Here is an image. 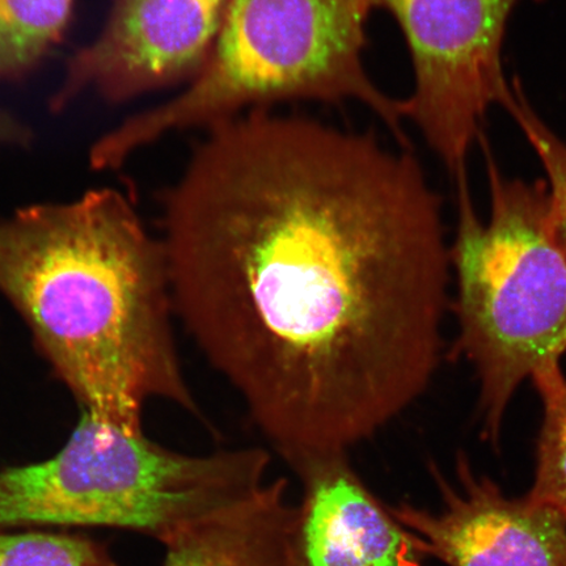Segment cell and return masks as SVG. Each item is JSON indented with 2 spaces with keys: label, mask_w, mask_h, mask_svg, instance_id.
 Listing matches in <instances>:
<instances>
[{
  "label": "cell",
  "mask_w": 566,
  "mask_h": 566,
  "mask_svg": "<svg viewBox=\"0 0 566 566\" xmlns=\"http://www.w3.org/2000/svg\"><path fill=\"white\" fill-rule=\"evenodd\" d=\"M74 0H0V81L39 66L66 33Z\"/></svg>",
  "instance_id": "11"
},
{
  "label": "cell",
  "mask_w": 566,
  "mask_h": 566,
  "mask_svg": "<svg viewBox=\"0 0 566 566\" xmlns=\"http://www.w3.org/2000/svg\"><path fill=\"white\" fill-rule=\"evenodd\" d=\"M502 106L525 133L546 172L551 223L566 253V144L531 108L518 82L513 83L512 94Z\"/></svg>",
  "instance_id": "14"
},
{
  "label": "cell",
  "mask_w": 566,
  "mask_h": 566,
  "mask_svg": "<svg viewBox=\"0 0 566 566\" xmlns=\"http://www.w3.org/2000/svg\"><path fill=\"white\" fill-rule=\"evenodd\" d=\"M0 566H117L103 544L88 537L27 531L0 533Z\"/></svg>",
  "instance_id": "13"
},
{
  "label": "cell",
  "mask_w": 566,
  "mask_h": 566,
  "mask_svg": "<svg viewBox=\"0 0 566 566\" xmlns=\"http://www.w3.org/2000/svg\"><path fill=\"white\" fill-rule=\"evenodd\" d=\"M491 217L481 222L465 177L457 180L458 230L450 247L459 332L451 357L469 360L479 412L497 442L526 379L562 367L566 353V253L549 218L546 181L502 176L488 153Z\"/></svg>",
  "instance_id": "4"
},
{
  "label": "cell",
  "mask_w": 566,
  "mask_h": 566,
  "mask_svg": "<svg viewBox=\"0 0 566 566\" xmlns=\"http://www.w3.org/2000/svg\"><path fill=\"white\" fill-rule=\"evenodd\" d=\"M543 421L536 442V470L527 497L566 520V378L562 367L536 375Z\"/></svg>",
  "instance_id": "12"
},
{
  "label": "cell",
  "mask_w": 566,
  "mask_h": 566,
  "mask_svg": "<svg viewBox=\"0 0 566 566\" xmlns=\"http://www.w3.org/2000/svg\"><path fill=\"white\" fill-rule=\"evenodd\" d=\"M271 458L248 448L193 457L86 412L55 455L0 470V533L115 527L167 543L264 484Z\"/></svg>",
  "instance_id": "5"
},
{
  "label": "cell",
  "mask_w": 566,
  "mask_h": 566,
  "mask_svg": "<svg viewBox=\"0 0 566 566\" xmlns=\"http://www.w3.org/2000/svg\"><path fill=\"white\" fill-rule=\"evenodd\" d=\"M459 488L438 479L444 509L430 514L408 505L391 516L409 528L420 554L450 566H566V520L528 497L507 499L500 488L458 462Z\"/></svg>",
  "instance_id": "8"
},
{
  "label": "cell",
  "mask_w": 566,
  "mask_h": 566,
  "mask_svg": "<svg viewBox=\"0 0 566 566\" xmlns=\"http://www.w3.org/2000/svg\"><path fill=\"white\" fill-rule=\"evenodd\" d=\"M287 463L306 486L300 523L303 566H417L412 537L367 492L346 451Z\"/></svg>",
  "instance_id": "9"
},
{
  "label": "cell",
  "mask_w": 566,
  "mask_h": 566,
  "mask_svg": "<svg viewBox=\"0 0 566 566\" xmlns=\"http://www.w3.org/2000/svg\"><path fill=\"white\" fill-rule=\"evenodd\" d=\"M229 2L117 0L101 35L70 60L52 108L91 88L125 102L192 82L214 49Z\"/></svg>",
  "instance_id": "7"
},
{
  "label": "cell",
  "mask_w": 566,
  "mask_h": 566,
  "mask_svg": "<svg viewBox=\"0 0 566 566\" xmlns=\"http://www.w3.org/2000/svg\"><path fill=\"white\" fill-rule=\"evenodd\" d=\"M367 0H230L207 65L181 95L134 116L92 147L96 169L122 166L167 133L210 127L282 102H357L399 139L401 101L365 67Z\"/></svg>",
  "instance_id": "3"
},
{
  "label": "cell",
  "mask_w": 566,
  "mask_h": 566,
  "mask_svg": "<svg viewBox=\"0 0 566 566\" xmlns=\"http://www.w3.org/2000/svg\"><path fill=\"white\" fill-rule=\"evenodd\" d=\"M0 293L84 412L132 431L153 399L201 415L176 349L161 240L123 193L0 219Z\"/></svg>",
  "instance_id": "2"
},
{
  "label": "cell",
  "mask_w": 566,
  "mask_h": 566,
  "mask_svg": "<svg viewBox=\"0 0 566 566\" xmlns=\"http://www.w3.org/2000/svg\"><path fill=\"white\" fill-rule=\"evenodd\" d=\"M31 130L15 117L0 109V146H24L30 144Z\"/></svg>",
  "instance_id": "15"
},
{
  "label": "cell",
  "mask_w": 566,
  "mask_h": 566,
  "mask_svg": "<svg viewBox=\"0 0 566 566\" xmlns=\"http://www.w3.org/2000/svg\"><path fill=\"white\" fill-rule=\"evenodd\" d=\"M398 21L412 59L413 94L401 101L455 181L486 111L511 95L502 66L509 19L520 0H367Z\"/></svg>",
  "instance_id": "6"
},
{
  "label": "cell",
  "mask_w": 566,
  "mask_h": 566,
  "mask_svg": "<svg viewBox=\"0 0 566 566\" xmlns=\"http://www.w3.org/2000/svg\"><path fill=\"white\" fill-rule=\"evenodd\" d=\"M287 481L211 514L166 544L165 566H303L301 511L286 504Z\"/></svg>",
  "instance_id": "10"
},
{
  "label": "cell",
  "mask_w": 566,
  "mask_h": 566,
  "mask_svg": "<svg viewBox=\"0 0 566 566\" xmlns=\"http://www.w3.org/2000/svg\"><path fill=\"white\" fill-rule=\"evenodd\" d=\"M161 202L175 315L286 462L348 451L427 391L451 260L412 155L253 111L210 127Z\"/></svg>",
  "instance_id": "1"
}]
</instances>
